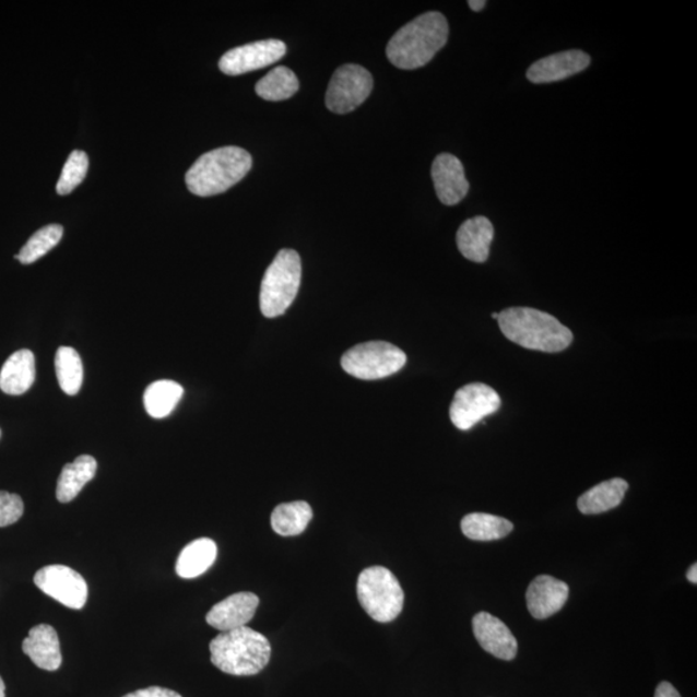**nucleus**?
Wrapping results in <instances>:
<instances>
[{
  "instance_id": "nucleus-3",
  "label": "nucleus",
  "mask_w": 697,
  "mask_h": 697,
  "mask_svg": "<svg viewBox=\"0 0 697 697\" xmlns=\"http://www.w3.org/2000/svg\"><path fill=\"white\" fill-rule=\"evenodd\" d=\"M252 156L245 149L225 146L205 153L185 176L190 193L212 197L224 193L250 173Z\"/></svg>"
},
{
  "instance_id": "nucleus-28",
  "label": "nucleus",
  "mask_w": 697,
  "mask_h": 697,
  "mask_svg": "<svg viewBox=\"0 0 697 697\" xmlns=\"http://www.w3.org/2000/svg\"><path fill=\"white\" fill-rule=\"evenodd\" d=\"M62 236L63 227L61 225L51 224L42 227V229L34 233L32 238L26 241V245L21 248L16 260L24 265L33 264V262L38 261L43 256L59 245Z\"/></svg>"
},
{
  "instance_id": "nucleus-35",
  "label": "nucleus",
  "mask_w": 697,
  "mask_h": 697,
  "mask_svg": "<svg viewBox=\"0 0 697 697\" xmlns=\"http://www.w3.org/2000/svg\"><path fill=\"white\" fill-rule=\"evenodd\" d=\"M0 697H5V685L2 677H0Z\"/></svg>"
},
{
  "instance_id": "nucleus-33",
  "label": "nucleus",
  "mask_w": 697,
  "mask_h": 697,
  "mask_svg": "<svg viewBox=\"0 0 697 697\" xmlns=\"http://www.w3.org/2000/svg\"><path fill=\"white\" fill-rule=\"evenodd\" d=\"M468 4L474 12H481L483 9H485L487 3L485 2V0H469Z\"/></svg>"
},
{
  "instance_id": "nucleus-36",
  "label": "nucleus",
  "mask_w": 697,
  "mask_h": 697,
  "mask_svg": "<svg viewBox=\"0 0 697 697\" xmlns=\"http://www.w3.org/2000/svg\"><path fill=\"white\" fill-rule=\"evenodd\" d=\"M493 318L497 321V318H499V312H494Z\"/></svg>"
},
{
  "instance_id": "nucleus-18",
  "label": "nucleus",
  "mask_w": 697,
  "mask_h": 697,
  "mask_svg": "<svg viewBox=\"0 0 697 697\" xmlns=\"http://www.w3.org/2000/svg\"><path fill=\"white\" fill-rule=\"evenodd\" d=\"M495 236L494 225L485 216L466 220L459 227L457 244L465 259L482 264L489 256V247Z\"/></svg>"
},
{
  "instance_id": "nucleus-8",
  "label": "nucleus",
  "mask_w": 697,
  "mask_h": 697,
  "mask_svg": "<svg viewBox=\"0 0 697 697\" xmlns=\"http://www.w3.org/2000/svg\"><path fill=\"white\" fill-rule=\"evenodd\" d=\"M373 88L374 80L369 71L347 63L333 73L326 94V106L332 113H351L366 102Z\"/></svg>"
},
{
  "instance_id": "nucleus-20",
  "label": "nucleus",
  "mask_w": 697,
  "mask_h": 697,
  "mask_svg": "<svg viewBox=\"0 0 697 697\" xmlns=\"http://www.w3.org/2000/svg\"><path fill=\"white\" fill-rule=\"evenodd\" d=\"M97 461L90 454H82L62 468L57 481L56 497L62 504L73 501L88 482L95 479Z\"/></svg>"
},
{
  "instance_id": "nucleus-12",
  "label": "nucleus",
  "mask_w": 697,
  "mask_h": 697,
  "mask_svg": "<svg viewBox=\"0 0 697 697\" xmlns=\"http://www.w3.org/2000/svg\"><path fill=\"white\" fill-rule=\"evenodd\" d=\"M432 179L439 201L446 205L459 204L468 196L464 166L452 154L442 153L434 160Z\"/></svg>"
},
{
  "instance_id": "nucleus-7",
  "label": "nucleus",
  "mask_w": 697,
  "mask_h": 697,
  "mask_svg": "<svg viewBox=\"0 0 697 697\" xmlns=\"http://www.w3.org/2000/svg\"><path fill=\"white\" fill-rule=\"evenodd\" d=\"M407 357L400 347L386 341L355 345L341 358L344 371L359 380H379L400 373Z\"/></svg>"
},
{
  "instance_id": "nucleus-25",
  "label": "nucleus",
  "mask_w": 697,
  "mask_h": 697,
  "mask_svg": "<svg viewBox=\"0 0 697 697\" xmlns=\"http://www.w3.org/2000/svg\"><path fill=\"white\" fill-rule=\"evenodd\" d=\"M182 395L184 388L180 383L170 380L155 381L145 390V410L154 418H165L173 414Z\"/></svg>"
},
{
  "instance_id": "nucleus-16",
  "label": "nucleus",
  "mask_w": 697,
  "mask_h": 697,
  "mask_svg": "<svg viewBox=\"0 0 697 697\" xmlns=\"http://www.w3.org/2000/svg\"><path fill=\"white\" fill-rule=\"evenodd\" d=\"M568 594L570 589L565 581L550 575H542L532 580L525 601H528L530 614L539 621H544L559 613L568 600Z\"/></svg>"
},
{
  "instance_id": "nucleus-10",
  "label": "nucleus",
  "mask_w": 697,
  "mask_h": 697,
  "mask_svg": "<svg viewBox=\"0 0 697 697\" xmlns=\"http://www.w3.org/2000/svg\"><path fill=\"white\" fill-rule=\"evenodd\" d=\"M35 586L71 610H81L88 599V586L83 576L68 566L51 565L34 576Z\"/></svg>"
},
{
  "instance_id": "nucleus-32",
  "label": "nucleus",
  "mask_w": 697,
  "mask_h": 697,
  "mask_svg": "<svg viewBox=\"0 0 697 697\" xmlns=\"http://www.w3.org/2000/svg\"><path fill=\"white\" fill-rule=\"evenodd\" d=\"M655 697H681V695L670 682H661L657 688Z\"/></svg>"
},
{
  "instance_id": "nucleus-34",
  "label": "nucleus",
  "mask_w": 697,
  "mask_h": 697,
  "mask_svg": "<svg viewBox=\"0 0 697 697\" xmlns=\"http://www.w3.org/2000/svg\"><path fill=\"white\" fill-rule=\"evenodd\" d=\"M687 579L689 582H693V584H697V566L696 564L693 565L692 567H689V570L687 571Z\"/></svg>"
},
{
  "instance_id": "nucleus-9",
  "label": "nucleus",
  "mask_w": 697,
  "mask_h": 697,
  "mask_svg": "<svg viewBox=\"0 0 697 697\" xmlns=\"http://www.w3.org/2000/svg\"><path fill=\"white\" fill-rule=\"evenodd\" d=\"M501 405L500 395L486 383L474 382L462 387L453 397L451 422L460 430L472 429L481 420L495 414Z\"/></svg>"
},
{
  "instance_id": "nucleus-13",
  "label": "nucleus",
  "mask_w": 697,
  "mask_h": 697,
  "mask_svg": "<svg viewBox=\"0 0 697 697\" xmlns=\"http://www.w3.org/2000/svg\"><path fill=\"white\" fill-rule=\"evenodd\" d=\"M473 631L482 649L491 655L507 661L517 657V639L500 618L488 613L476 614L473 617Z\"/></svg>"
},
{
  "instance_id": "nucleus-19",
  "label": "nucleus",
  "mask_w": 697,
  "mask_h": 697,
  "mask_svg": "<svg viewBox=\"0 0 697 697\" xmlns=\"http://www.w3.org/2000/svg\"><path fill=\"white\" fill-rule=\"evenodd\" d=\"M34 381L35 357L27 349L13 353L0 371V389L5 394H24L33 387Z\"/></svg>"
},
{
  "instance_id": "nucleus-21",
  "label": "nucleus",
  "mask_w": 697,
  "mask_h": 697,
  "mask_svg": "<svg viewBox=\"0 0 697 697\" xmlns=\"http://www.w3.org/2000/svg\"><path fill=\"white\" fill-rule=\"evenodd\" d=\"M217 557V545L212 539H197L184 547L176 562V574L182 579H196L210 570Z\"/></svg>"
},
{
  "instance_id": "nucleus-23",
  "label": "nucleus",
  "mask_w": 697,
  "mask_h": 697,
  "mask_svg": "<svg viewBox=\"0 0 697 697\" xmlns=\"http://www.w3.org/2000/svg\"><path fill=\"white\" fill-rule=\"evenodd\" d=\"M513 529L508 519L487 513L468 515L461 521L462 533L474 542H493L508 536Z\"/></svg>"
},
{
  "instance_id": "nucleus-5",
  "label": "nucleus",
  "mask_w": 697,
  "mask_h": 697,
  "mask_svg": "<svg viewBox=\"0 0 697 697\" xmlns=\"http://www.w3.org/2000/svg\"><path fill=\"white\" fill-rule=\"evenodd\" d=\"M302 283V259L282 250L268 268L260 290V309L267 318L281 317L293 305Z\"/></svg>"
},
{
  "instance_id": "nucleus-27",
  "label": "nucleus",
  "mask_w": 697,
  "mask_h": 697,
  "mask_svg": "<svg viewBox=\"0 0 697 697\" xmlns=\"http://www.w3.org/2000/svg\"><path fill=\"white\" fill-rule=\"evenodd\" d=\"M56 376L60 388L68 395L80 393L83 382V365L75 349L61 346L55 358Z\"/></svg>"
},
{
  "instance_id": "nucleus-29",
  "label": "nucleus",
  "mask_w": 697,
  "mask_h": 697,
  "mask_svg": "<svg viewBox=\"0 0 697 697\" xmlns=\"http://www.w3.org/2000/svg\"><path fill=\"white\" fill-rule=\"evenodd\" d=\"M88 167L90 160L87 154L82 151L71 153L66 166L62 168L59 182H57V193L68 196L76 187H80L85 176H87Z\"/></svg>"
},
{
  "instance_id": "nucleus-30",
  "label": "nucleus",
  "mask_w": 697,
  "mask_h": 697,
  "mask_svg": "<svg viewBox=\"0 0 697 697\" xmlns=\"http://www.w3.org/2000/svg\"><path fill=\"white\" fill-rule=\"evenodd\" d=\"M23 515V499L19 495L0 491V528L16 523Z\"/></svg>"
},
{
  "instance_id": "nucleus-6",
  "label": "nucleus",
  "mask_w": 697,
  "mask_h": 697,
  "mask_svg": "<svg viewBox=\"0 0 697 697\" xmlns=\"http://www.w3.org/2000/svg\"><path fill=\"white\" fill-rule=\"evenodd\" d=\"M358 601L375 622L390 623L401 615L404 593L400 581L386 567L363 570L357 582Z\"/></svg>"
},
{
  "instance_id": "nucleus-22",
  "label": "nucleus",
  "mask_w": 697,
  "mask_h": 697,
  "mask_svg": "<svg viewBox=\"0 0 697 697\" xmlns=\"http://www.w3.org/2000/svg\"><path fill=\"white\" fill-rule=\"evenodd\" d=\"M628 488V482L622 479L602 482L580 496L578 508L587 516L604 513L622 504Z\"/></svg>"
},
{
  "instance_id": "nucleus-11",
  "label": "nucleus",
  "mask_w": 697,
  "mask_h": 697,
  "mask_svg": "<svg viewBox=\"0 0 697 697\" xmlns=\"http://www.w3.org/2000/svg\"><path fill=\"white\" fill-rule=\"evenodd\" d=\"M287 52V47L282 40L267 39L250 43V45L240 46L231 49L222 59H220L218 68L226 75H241L251 73V71L273 66L280 61Z\"/></svg>"
},
{
  "instance_id": "nucleus-31",
  "label": "nucleus",
  "mask_w": 697,
  "mask_h": 697,
  "mask_svg": "<svg viewBox=\"0 0 697 697\" xmlns=\"http://www.w3.org/2000/svg\"><path fill=\"white\" fill-rule=\"evenodd\" d=\"M123 697H182V696L173 692V689L153 686V687H147L144 689H138V692L128 694Z\"/></svg>"
},
{
  "instance_id": "nucleus-14",
  "label": "nucleus",
  "mask_w": 697,
  "mask_h": 697,
  "mask_svg": "<svg viewBox=\"0 0 697 697\" xmlns=\"http://www.w3.org/2000/svg\"><path fill=\"white\" fill-rule=\"evenodd\" d=\"M590 66V56L580 49L559 52L544 57V59L532 63L528 70V78L531 83L545 84L567 80L572 75L581 73Z\"/></svg>"
},
{
  "instance_id": "nucleus-2",
  "label": "nucleus",
  "mask_w": 697,
  "mask_h": 697,
  "mask_svg": "<svg viewBox=\"0 0 697 697\" xmlns=\"http://www.w3.org/2000/svg\"><path fill=\"white\" fill-rule=\"evenodd\" d=\"M497 322L505 338L530 351L559 353L572 344L571 330L542 310L508 308L499 312Z\"/></svg>"
},
{
  "instance_id": "nucleus-15",
  "label": "nucleus",
  "mask_w": 697,
  "mask_h": 697,
  "mask_svg": "<svg viewBox=\"0 0 697 697\" xmlns=\"http://www.w3.org/2000/svg\"><path fill=\"white\" fill-rule=\"evenodd\" d=\"M259 603V596L253 593H236L215 604L205 621L212 628L222 631L246 627L252 621Z\"/></svg>"
},
{
  "instance_id": "nucleus-24",
  "label": "nucleus",
  "mask_w": 697,
  "mask_h": 697,
  "mask_svg": "<svg viewBox=\"0 0 697 697\" xmlns=\"http://www.w3.org/2000/svg\"><path fill=\"white\" fill-rule=\"evenodd\" d=\"M312 519V509L308 503L294 501L281 504L273 510L272 528L281 536H297L307 530Z\"/></svg>"
},
{
  "instance_id": "nucleus-37",
  "label": "nucleus",
  "mask_w": 697,
  "mask_h": 697,
  "mask_svg": "<svg viewBox=\"0 0 697 697\" xmlns=\"http://www.w3.org/2000/svg\"><path fill=\"white\" fill-rule=\"evenodd\" d=\"M0 437H2V430H0Z\"/></svg>"
},
{
  "instance_id": "nucleus-17",
  "label": "nucleus",
  "mask_w": 697,
  "mask_h": 697,
  "mask_svg": "<svg viewBox=\"0 0 697 697\" xmlns=\"http://www.w3.org/2000/svg\"><path fill=\"white\" fill-rule=\"evenodd\" d=\"M23 651L43 671L55 672L61 666L60 639L51 625L40 624L31 629Z\"/></svg>"
},
{
  "instance_id": "nucleus-4",
  "label": "nucleus",
  "mask_w": 697,
  "mask_h": 697,
  "mask_svg": "<svg viewBox=\"0 0 697 697\" xmlns=\"http://www.w3.org/2000/svg\"><path fill=\"white\" fill-rule=\"evenodd\" d=\"M210 651L217 670L239 677L259 674L272 657L267 637L248 627L222 631L212 639Z\"/></svg>"
},
{
  "instance_id": "nucleus-26",
  "label": "nucleus",
  "mask_w": 697,
  "mask_h": 697,
  "mask_svg": "<svg viewBox=\"0 0 697 697\" xmlns=\"http://www.w3.org/2000/svg\"><path fill=\"white\" fill-rule=\"evenodd\" d=\"M300 87L297 76L293 70L286 67H279L269 71V73L262 78L256 84V94L267 102H283L293 97Z\"/></svg>"
},
{
  "instance_id": "nucleus-1",
  "label": "nucleus",
  "mask_w": 697,
  "mask_h": 697,
  "mask_svg": "<svg viewBox=\"0 0 697 697\" xmlns=\"http://www.w3.org/2000/svg\"><path fill=\"white\" fill-rule=\"evenodd\" d=\"M450 27L442 13L420 14L400 28L387 47L388 59L398 69L415 70L428 66L446 46Z\"/></svg>"
}]
</instances>
